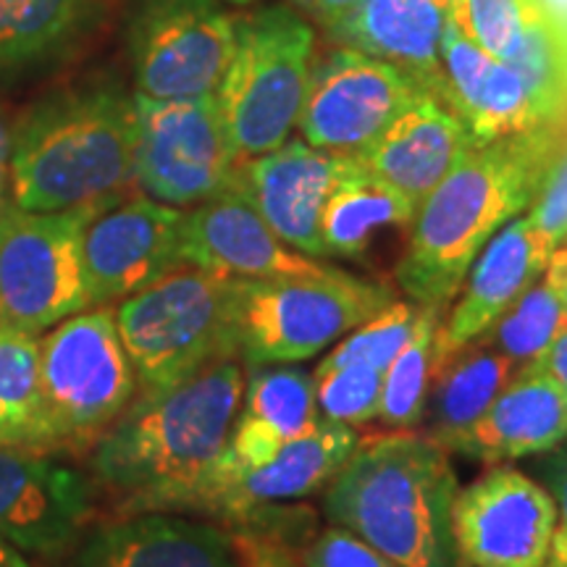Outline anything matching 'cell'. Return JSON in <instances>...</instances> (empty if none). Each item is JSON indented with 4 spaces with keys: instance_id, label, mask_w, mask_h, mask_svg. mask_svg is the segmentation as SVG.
Here are the masks:
<instances>
[{
    "instance_id": "obj_1",
    "label": "cell",
    "mask_w": 567,
    "mask_h": 567,
    "mask_svg": "<svg viewBox=\"0 0 567 567\" xmlns=\"http://www.w3.org/2000/svg\"><path fill=\"white\" fill-rule=\"evenodd\" d=\"M247 368L237 354L134 400L87 455V473L113 515L182 513L229 450Z\"/></svg>"
},
{
    "instance_id": "obj_2",
    "label": "cell",
    "mask_w": 567,
    "mask_h": 567,
    "mask_svg": "<svg viewBox=\"0 0 567 567\" xmlns=\"http://www.w3.org/2000/svg\"><path fill=\"white\" fill-rule=\"evenodd\" d=\"M559 153L555 124L473 145L423 197L394 279L413 302L446 308L502 226L536 200Z\"/></svg>"
},
{
    "instance_id": "obj_3",
    "label": "cell",
    "mask_w": 567,
    "mask_h": 567,
    "mask_svg": "<svg viewBox=\"0 0 567 567\" xmlns=\"http://www.w3.org/2000/svg\"><path fill=\"white\" fill-rule=\"evenodd\" d=\"M134 92L80 80L42 92L9 126V200L55 213L118 203L134 187Z\"/></svg>"
},
{
    "instance_id": "obj_4",
    "label": "cell",
    "mask_w": 567,
    "mask_h": 567,
    "mask_svg": "<svg viewBox=\"0 0 567 567\" xmlns=\"http://www.w3.org/2000/svg\"><path fill=\"white\" fill-rule=\"evenodd\" d=\"M460 492L450 452L431 434L360 436L323 486V515L400 567H460L452 505Z\"/></svg>"
},
{
    "instance_id": "obj_5",
    "label": "cell",
    "mask_w": 567,
    "mask_h": 567,
    "mask_svg": "<svg viewBox=\"0 0 567 567\" xmlns=\"http://www.w3.org/2000/svg\"><path fill=\"white\" fill-rule=\"evenodd\" d=\"M113 305L66 318L40 339L42 450L87 457L137 394Z\"/></svg>"
},
{
    "instance_id": "obj_6",
    "label": "cell",
    "mask_w": 567,
    "mask_h": 567,
    "mask_svg": "<svg viewBox=\"0 0 567 567\" xmlns=\"http://www.w3.org/2000/svg\"><path fill=\"white\" fill-rule=\"evenodd\" d=\"M237 287L231 276L182 266L113 305L140 389L176 384L237 354Z\"/></svg>"
},
{
    "instance_id": "obj_7",
    "label": "cell",
    "mask_w": 567,
    "mask_h": 567,
    "mask_svg": "<svg viewBox=\"0 0 567 567\" xmlns=\"http://www.w3.org/2000/svg\"><path fill=\"white\" fill-rule=\"evenodd\" d=\"M313 51V27L289 6L237 17L231 61L213 95L239 161L276 151L297 130Z\"/></svg>"
},
{
    "instance_id": "obj_8",
    "label": "cell",
    "mask_w": 567,
    "mask_h": 567,
    "mask_svg": "<svg viewBox=\"0 0 567 567\" xmlns=\"http://www.w3.org/2000/svg\"><path fill=\"white\" fill-rule=\"evenodd\" d=\"M392 300L384 284L342 268L313 279H239L237 354L245 368L305 363Z\"/></svg>"
},
{
    "instance_id": "obj_9",
    "label": "cell",
    "mask_w": 567,
    "mask_h": 567,
    "mask_svg": "<svg viewBox=\"0 0 567 567\" xmlns=\"http://www.w3.org/2000/svg\"><path fill=\"white\" fill-rule=\"evenodd\" d=\"M358 439V429L318 421L308 434L284 444L266 465L245 467L224 455L197 486L184 515L208 517L289 549L300 517L284 505L323 492Z\"/></svg>"
},
{
    "instance_id": "obj_10",
    "label": "cell",
    "mask_w": 567,
    "mask_h": 567,
    "mask_svg": "<svg viewBox=\"0 0 567 567\" xmlns=\"http://www.w3.org/2000/svg\"><path fill=\"white\" fill-rule=\"evenodd\" d=\"M113 203L38 213L11 200L0 213V326L42 337L90 308L84 229Z\"/></svg>"
},
{
    "instance_id": "obj_11",
    "label": "cell",
    "mask_w": 567,
    "mask_h": 567,
    "mask_svg": "<svg viewBox=\"0 0 567 567\" xmlns=\"http://www.w3.org/2000/svg\"><path fill=\"white\" fill-rule=\"evenodd\" d=\"M134 187L174 208H195L234 187L239 155L216 95L158 101L134 92Z\"/></svg>"
},
{
    "instance_id": "obj_12",
    "label": "cell",
    "mask_w": 567,
    "mask_h": 567,
    "mask_svg": "<svg viewBox=\"0 0 567 567\" xmlns=\"http://www.w3.org/2000/svg\"><path fill=\"white\" fill-rule=\"evenodd\" d=\"M237 42L224 0H132L126 45L134 92L158 101L213 95Z\"/></svg>"
},
{
    "instance_id": "obj_13",
    "label": "cell",
    "mask_w": 567,
    "mask_h": 567,
    "mask_svg": "<svg viewBox=\"0 0 567 567\" xmlns=\"http://www.w3.org/2000/svg\"><path fill=\"white\" fill-rule=\"evenodd\" d=\"M423 90L415 76L392 63L337 48L313 63L297 130L318 151L358 155Z\"/></svg>"
},
{
    "instance_id": "obj_14",
    "label": "cell",
    "mask_w": 567,
    "mask_h": 567,
    "mask_svg": "<svg viewBox=\"0 0 567 567\" xmlns=\"http://www.w3.org/2000/svg\"><path fill=\"white\" fill-rule=\"evenodd\" d=\"M95 481L63 455L0 446V538L24 555L63 559L97 520Z\"/></svg>"
},
{
    "instance_id": "obj_15",
    "label": "cell",
    "mask_w": 567,
    "mask_h": 567,
    "mask_svg": "<svg viewBox=\"0 0 567 567\" xmlns=\"http://www.w3.org/2000/svg\"><path fill=\"white\" fill-rule=\"evenodd\" d=\"M555 530L549 488L509 465H492L460 488L452 505L460 567H542Z\"/></svg>"
},
{
    "instance_id": "obj_16",
    "label": "cell",
    "mask_w": 567,
    "mask_h": 567,
    "mask_svg": "<svg viewBox=\"0 0 567 567\" xmlns=\"http://www.w3.org/2000/svg\"><path fill=\"white\" fill-rule=\"evenodd\" d=\"M252 544L208 517L130 513L92 523L63 567H250Z\"/></svg>"
},
{
    "instance_id": "obj_17",
    "label": "cell",
    "mask_w": 567,
    "mask_h": 567,
    "mask_svg": "<svg viewBox=\"0 0 567 567\" xmlns=\"http://www.w3.org/2000/svg\"><path fill=\"white\" fill-rule=\"evenodd\" d=\"M182 208L147 195L97 210L82 247L90 308L122 302L182 268Z\"/></svg>"
},
{
    "instance_id": "obj_18",
    "label": "cell",
    "mask_w": 567,
    "mask_h": 567,
    "mask_svg": "<svg viewBox=\"0 0 567 567\" xmlns=\"http://www.w3.org/2000/svg\"><path fill=\"white\" fill-rule=\"evenodd\" d=\"M182 260L184 266L250 281L313 279L339 271L276 237L237 187L184 210Z\"/></svg>"
},
{
    "instance_id": "obj_19",
    "label": "cell",
    "mask_w": 567,
    "mask_h": 567,
    "mask_svg": "<svg viewBox=\"0 0 567 567\" xmlns=\"http://www.w3.org/2000/svg\"><path fill=\"white\" fill-rule=\"evenodd\" d=\"M352 168V155L326 153L300 137H289L276 151L239 163L234 187L250 200L276 237L305 255L326 258L323 208Z\"/></svg>"
},
{
    "instance_id": "obj_20",
    "label": "cell",
    "mask_w": 567,
    "mask_h": 567,
    "mask_svg": "<svg viewBox=\"0 0 567 567\" xmlns=\"http://www.w3.org/2000/svg\"><path fill=\"white\" fill-rule=\"evenodd\" d=\"M551 252L555 250L538 237L526 213L502 226L467 268L463 287L455 295L457 302L444 313L436 337V368L450 354L484 337L544 274Z\"/></svg>"
},
{
    "instance_id": "obj_21",
    "label": "cell",
    "mask_w": 567,
    "mask_h": 567,
    "mask_svg": "<svg viewBox=\"0 0 567 567\" xmlns=\"http://www.w3.org/2000/svg\"><path fill=\"white\" fill-rule=\"evenodd\" d=\"M436 442L486 465L549 455L567 442V396L542 365H520L476 423Z\"/></svg>"
},
{
    "instance_id": "obj_22",
    "label": "cell",
    "mask_w": 567,
    "mask_h": 567,
    "mask_svg": "<svg viewBox=\"0 0 567 567\" xmlns=\"http://www.w3.org/2000/svg\"><path fill=\"white\" fill-rule=\"evenodd\" d=\"M444 103L465 124L473 145L555 124L544 116L534 92L507 61L467 40L450 17L442 38Z\"/></svg>"
},
{
    "instance_id": "obj_23",
    "label": "cell",
    "mask_w": 567,
    "mask_h": 567,
    "mask_svg": "<svg viewBox=\"0 0 567 567\" xmlns=\"http://www.w3.org/2000/svg\"><path fill=\"white\" fill-rule=\"evenodd\" d=\"M471 147L473 140L457 113L434 92L423 90L365 151L352 158L368 174L389 182L421 205Z\"/></svg>"
},
{
    "instance_id": "obj_24",
    "label": "cell",
    "mask_w": 567,
    "mask_h": 567,
    "mask_svg": "<svg viewBox=\"0 0 567 567\" xmlns=\"http://www.w3.org/2000/svg\"><path fill=\"white\" fill-rule=\"evenodd\" d=\"M111 0H0V90H17L76 59L109 19Z\"/></svg>"
},
{
    "instance_id": "obj_25",
    "label": "cell",
    "mask_w": 567,
    "mask_h": 567,
    "mask_svg": "<svg viewBox=\"0 0 567 567\" xmlns=\"http://www.w3.org/2000/svg\"><path fill=\"white\" fill-rule=\"evenodd\" d=\"M450 0H360L331 30L347 48L408 71L444 101L442 38Z\"/></svg>"
},
{
    "instance_id": "obj_26",
    "label": "cell",
    "mask_w": 567,
    "mask_h": 567,
    "mask_svg": "<svg viewBox=\"0 0 567 567\" xmlns=\"http://www.w3.org/2000/svg\"><path fill=\"white\" fill-rule=\"evenodd\" d=\"M313 373L292 363L247 368L245 394L226 457L237 465H266L292 439L316 429Z\"/></svg>"
},
{
    "instance_id": "obj_27",
    "label": "cell",
    "mask_w": 567,
    "mask_h": 567,
    "mask_svg": "<svg viewBox=\"0 0 567 567\" xmlns=\"http://www.w3.org/2000/svg\"><path fill=\"white\" fill-rule=\"evenodd\" d=\"M415 213V200L354 161V168L337 184L323 208L326 258L363 260L381 231L410 229Z\"/></svg>"
},
{
    "instance_id": "obj_28",
    "label": "cell",
    "mask_w": 567,
    "mask_h": 567,
    "mask_svg": "<svg viewBox=\"0 0 567 567\" xmlns=\"http://www.w3.org/2000/svg\"><path fill=\"white\" fill-rule=\"evenodd\" d=\"M515 368L513 360L494 350L484 337L450 354L431 379L423 413L429 423L425 434L444 439L476 423L505 389Z\"/></svg>"
},
{
    "instance_id": "obj_29",
    "label": "cell",
    "mask_w": 567,
    "mask_h": 567,
    "mask_svg": "<svg viewBox=\"0 0 567 567\" xmlns=\"http://www.w3.org/2000/svg\"><path fill=\"white\" fill-rule=\"evenodd\" d=\"M40 337L0 326V446L42 450Z\"/></svg>"
},
{
    "instance_id": "obj_30",
    "label": "cell",
    "mask_w": 567,
    "mask_h": 567,
    "mask_svg": "<svg viewBox=\"0 0 567 567\" xmlns=\"http://www.w3.org/2000/svg\"><path fill=\"white\" fill-rule=\"evenodd\" d=\"M444 313L446 308L442 305H423L413 337L386 365L379 421L389 431H410L423 423L425 400L436 371V337Z\"/></svg>"
},
{
    "instance_id": "obj_31",
    "label": "cell",
    "mask_w": 567,
    "mask_h": 567,
    "mask_svg": "<svg viewBox=\"0 0 567 567\" xmlns=\"http://www.w3.org/2000/svg\"><path fill=\"white\" fill-rule=\"evenodd\" d=\"M565 331L567 308L563 295L557 284L542 274L499 316V321L486 331L484 339L520 368L538 363Z\"/></svg>"
},
{
    "instance_id": "obj_32",
    "label": "cell",
    "mask_w": 567,
    "mask_h": 567,
    "mask_svg": "<svg viewBox=\"0 0 567 567\" xmlns=\"http://www.w3.org/2000/svg\"><path fill=\"white\" fill-rule=\"evenodd\" d=\"M423 313V305L413 300H392L368 321L354 326L350 334H344L331 347V352L316 368H334L347 363L373 365L386 371L394 354L408 344L413 337L417 318Z\"/></svg>"
},
{
    "instance_id": "obj_33",
    "label": "cell",
    "mask_w": 567,
    "mask_h": 567,
    "mask_svg": "<svg viewBox=\"0 0 567 567\" xmlns=\"http://www.w3.org/2000/svg\"><path fill=\"white\" fill-rule=\"evenodd\" d=\"M544 13L538 0H450V17L457 30L502 61L513 59Z\"/></svg>"
},
{
    "instance_id": "obj_34",
    "label": "cell",
    "mask_w": 567,
    "mask_h": 567,
    "mask_svg": "<svg viewBox=\"0 0 567 567\" xmlns=\"http://www.w3.org/2000/svg\"><path fill=\"white\" fill-rule=\"evenodd\" d=\"M313 381L321 421L360 429L379 417L384 386V371L379 368L363 363L316 368Z\"/></svg>"
},
{
    "instance_id": "obj_35",
    "label": "cell",
    "mask_w": 567,
    "mask_h": 567,
    "mask_svg": "<svg viewBox=\"0 0 567 567\" xmlns=\"http://www.w3.org/2000/svg\"><path fill=\"white\" fill-rule=\"evenodd\" d=\"M300 567H400L363 538L331 523L302 544L297 555Z\"/></svg>"
},
{
    "instance_id": "obj_36",
    "label": "cell",
    "mask_w": 567,
    "mask_h": 567,
    "mask_svg": "<svg viewBox=\"0 0 567 567\" xmlns=\"http://www.w3.org/2000/svg\"><path fill=\"white\" fill-rule=\"evenodd\" d=\"M526 218L551 250L567 239V151H559L551 161Z\"/></svg>"
},
{
    "instance_id": "obj_37",
    "label": "cell",
    "mask_w": 567,
    "mask_h": 567,
    "mask_svg": "<svg viewBox=\"0 0 567 567\" xmlns=\"http://www.w3.org/2000/svg\"><path fill=\"white\" fill-rule=\"evenodd\" d=\"M547 488L557 505V530L551 544L567 551V446L559 444L551 450V460L547 463Z\"/></svg>"
},
{
    "instance_id": "obj_38",
    "label": "cell",
    "mask_w": 567,
    "mask_h": 567,
    "mask_svg": "<svg viewBox=\"0 0 567 567\" xmlns=\"http://www.w3.org/2000/svg\"><path fill=\"white\" fill-rule=\"evenodd\" d=\"M250 567H300V565H297V559L292 557V551L289 549H284V547H279V544L255 536Z\"/></svg>"
},
{
    "instance_id": "obj_39",
    "label": "cell",
    "mask_w": 567,
    "mask_h": 567,
    "mask_svg": "<svg viewBox=\"0 0 567 567\" xmlns=\"http://www.w3.org/2000/svg\"><path fill=\"white\" fill-rule=\"evenodd\" d=\"M536 365H542L544 371L555 379V384L563 389V394L567 396V331L557 339L555 344L549 347L547 354H544Z\"/></svg>"
},
{
    "instance_id": "obj_40",
    "label": "cell",
    "mask_w": 567,
    "mask_h": 567,
    "mask_svg": "<svg viewBox=\"0 0 567 567\" xmlns=\"http://www.w3.org/2000/svg\"><path fill=\"white\" fill-rule=\"evenodd\" d=\"M358 3L360 0H302L305 9L329 27H334L339 19H344Z\"/></svg>"
},
{
    "instance_id": "obj_41",
    "label": "cell",
    "mask_w": 567,
    "mask_h": 567,
    "mask_svg": "<svg viewBox=\"0 0 567 567\" xmlns=\"http://www.w3.org/2000/svg\"><path fill=\"white\" fill-rule=\"evenodd\" d=\"M544 274H547L549 279L557 284L559 295H563L565 308H567V239H563V243L555 247V252H551V258H549L547 268H544Z\"/></svg>"
},
{
    "instance_id": "obj_42",
    "label": "cell",
    "mask_w": 567,
    "mask_h": 567,
    "mask_svg": "<svg viewBox=\"0 0 567 567\" xmlns=\"http://www.w3.org/2000/svg\"><path fill=\"white\" fill-rule=\"evenodd\" d=\"M9 203V124L0 118V213Z\"/></svg>"
},
{
    "instance_id": "obj_43",
    "label": "cell",
    "mask_w": 567,
    "mask_h": 567,
    "mask_svg": "<svg viewBox=\"0 0 567 567\" xmlns=\"http://www.w3.org/2000/svg\"><path fill=\"white\" fill-rule=\"evenodd\" d=\"M0 567H32L30 559L24 557V551H19L13 544L0 538Z\"/></svg>"
},
{
    "instance_id": "obj_44",
    "label": "cell",
    "mask_w": 567,
    "mask_h": 567,
    "mask_svg": "<svg viewBox=\"0 0 567 567\" xmlns=\"http://www.w3.org/2000/svg\"><path fill=\"white\" fill-rule=\"evenodd\" d=\"M555 21H567V0H538Z\"/></svg>"
},
{
    "instance_id": "obj_45",
    "label": "cell",
    "mask_w": 567,
    "mask_h": 567,
    "mask_svg": "<svg viewBox=\"0 0 567 567\" xmlns=\"http://www.w3.org/2000/svg\"><path fill=\"white\" fill-rule=\"evenodd\" d=\"M542 567H567V551H565V549H559V547H555V544H551L549 557L544 559V565H542Z\"/></svg>"
},
{
    "instance_id": "obj_46",
    "label": "cell",
    "mask_w": 567,
    "mask_h": 567,
    "mask_svg": "<svg viewBox=\"0 0 567 567\" xmlns=\"http://www.w3.org/2000/svg\"><path fill=\"white\" fill-rule=\"evenodd\" d=\"M224 3H231V6H247V3H255V0H224Z\"/></svg>"
}]
</instances>
